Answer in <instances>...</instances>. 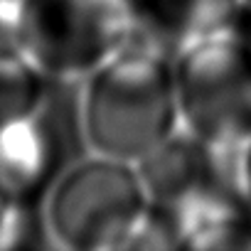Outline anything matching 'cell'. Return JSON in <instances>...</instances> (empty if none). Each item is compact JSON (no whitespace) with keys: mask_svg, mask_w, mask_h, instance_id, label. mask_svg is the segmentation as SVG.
Instances as JSON below:
<instances>
[{"mask_svg":"<svg viewBox=\"0 0 251 251\" xmlns=\"http://www.w3.org/2000/svg\"><path fill=\"white\" fill-rule=\"evenodd\" d=\"M10 13H13V0H0V42H5L10 35Z\"/></svg>","mask_w":251,"mask_h":251,"instance_id":"8fae6325","label":"cell"},{"mask_svg":"<svg viewBox=\"0 0 251 251\" xmlns=\"http://www.w3.org/2000/svg\"><path fill=\"white\" fill-rule=\"evenodd\" d=\"M52 79L10 40L0 42V128L47 108Z\"/></svg>","mask_w":251,"mask_h":251,"instance_id":"ba28073f","label":"cell"},{"mask_svg":"<svg viewBox=\"0 0 251 251\" xmlns=\"http://www.w3.org/2000/svg\"><path fill=\"white\" fill-rule=\"evenodd\" d=\"M182 128L241 151L251 138V5L236 25L173 52Z\"/></svg>","mask_w":251,"mask_h":251,"instance_id":"3957f363","label":"cell"},{"mask_svg":"<svg viewBox=\"0 0 251 251\" xmlns=\"http://www.w3.org/2000/svg\"><path fill=\"white\" fill-rule=\"evenodd\" d=\"M246 3H249V5H251V0H246Z\"/></svg>","mask_w":251,"mask_h":251,"instance_id":"7c38bea8","label":"cell"},{"mask_svg":"<svg viewBox=\"0 0 251 251\" xmlns=\"http://www.w3.org/2000/svg\"><path fill=\"white\" fill-rule=\"evenodd\" d=\"M246 0H133L136 25L170 52L239 23Z\"/></svg>","mask_w":251,"mask_h":251,"instance_id":"52a82bcc","label":"cell"},{"mask_svg":"<svg viewBox=\"0 0 251 251\" xmlns=\"http://www.w3.org/2000/svg\"><path fill=\"white\" fill-rule=\"evenodd\" d=\"M30 209L18 204L13 197H8L0 187V249L18 246L25 231V214Z\"/></svg>","mask_w":251,"mask_h":251,"instance_id":"9c48e42d","label":"cell"},{"mask_svg":"<svg viewBox=\"0 0 251 251\" xmlns=\"http://www.w3.org/2000/svg\"><path fill=\"white\" fill-rule=\"evenodd\" d=\"M136 30L133 0H13L8 40L52 81H81Z\"/></svg>","mask_w":251,"mask_h":251,"instance_id":"277c9868","label":"cell"},{"mask_svg":"<svg viewBox=\"0 0 251 251\" xmlns=\"http://www.w3.org/2000/svg\"><path fill=\"white\" fill-rule=\"evenodd\" d=\"M239 153L209 146L180 128L136 165L148 200L177 214L222 190L241 187Z\"/></svg>","mask_w":251,"mask_h":251,"instance_id":"5b68a950","label":"cell"},{"mask_svg":"<svg viewBox=\"0 0 251 251\" xmlns=\"http://www.w3.org/2000/svg\"><path fill=\"white\" fill-rule=\"evenodd\" d=\"M64 165L62 138L47 108L0 128V187L18 204L40 207Z\"/></svg>","mask_w":251,"mask_h":251,"instance_id":"8992f818","label":"cell"},{"mask_svg":"<svg viewBox=\"0 0 251 251\" xmlns=\"http://www.w3.org/2000/svg\"><path fill=\"white\" fill-rule=\"evenodd\" d=\"M50 241L67 251H126L151 207L138 165L91 153L67 163L42 200Z\"/></svg>","mask_w":251,"mask_h":251,"instance_id":"7a4b0ae2","label":"cell"},{"mask_svg":"<svg viewBox=\"0 0 251 251\" xmlns=\"http://www.w3.org/2000/svg\"><path fill=\"white\" fill-rule=\"evenodd\" d=\"M239 180H241V190H244L246 200L251 202V138L244 143V148L239 153Z\"/></svg>","mask_w":251,"mask_h":251,"instance_id":"30bf717a","label":"cell"},{"mask_svg":"<svg viewBox=\"0 0 251 251\" xmlns=\"http://www.w3.org/2000/svg\"><path fill=\"white\" fill-rule=\"evenodd\" d=\"M79 128L91 153L141 163L180 128L173 52L138 32L81 79Z\"/></svg>","mask_w":251,"mask_h":251,"instance_id":"6da1fadb","label":"cell"}]
</instances>
